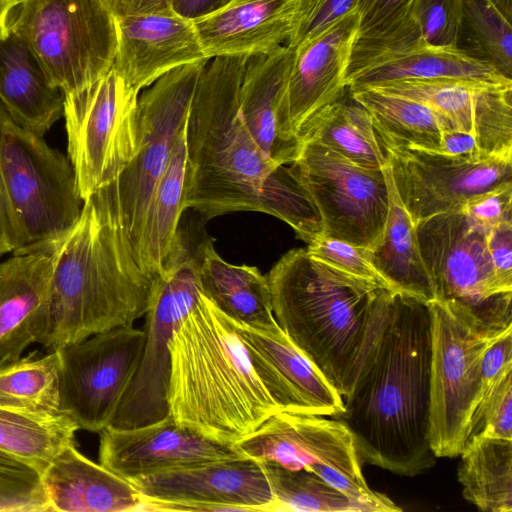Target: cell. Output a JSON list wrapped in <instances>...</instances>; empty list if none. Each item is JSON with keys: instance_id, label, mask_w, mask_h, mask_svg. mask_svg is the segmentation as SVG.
<instances>
[{"instance_id": "obj_1", "label": "cell", "mask_w": 512, "mask_h": 512, "mask_svg": "<svg viewBox=\"0 0 512 512\" xmlns=\"http://www.w3.org/2000/svg\"><path fill=\"white\" fill-rule=\"evenodd\" d=\"M248 55L217 56L204 67L186 122V208L205 219L253 211L287 223L307 244L323 235L320 213L292 164L277 165L239 112Z\"/></svg>"}, {"instance_id": "obj_2", "label": "cell", "mask_w": 512, "mask_h": 512, "mask_svg": "<svg viewBox=\"0 0 512 512\" xmlns=\"http://www.w3.org/2000/svg\"><path fill=\"white\" fill-rule=\"evenodd\" d=\"M430 363L428 302L390 290L337 417L352 433L360 459L405 476L435 464Z\"/></svg>"}, {"instance_id": "obj_3", "label": "cell", "mask_w": 512, "mask_h": 512, "mask_svg": "<svg viewBox=\"0 0 512 512\" xmlns=\"http://www.w3.org/2000/svg\"><path fill=\"white\" fill-rule=\"evenodd\" d=\"M51 255L38 340L47 351L132 326L150 309L155 278L137 261L115 181L84 200L78 221Z\"/></svg>"}, {"instance_id": "obj_4", "label": "cell", "mask_w": 512, "mask_h": 512, "mask_svg": "<svg viewBox=\"0 0 512 512\" xmlns=\"http://www.w3.org/2000/svg\"><path fill=\"white\" fill-rule=\"evenodd\" d=\"M169 353L167 407L179 426L236 444L279 412L229 318L203 291Z\"/></svg>"}, {"instance_id": "obj_5", "label": "cell", "mask_w": 512, "mask_h": 512, "mask_svg": "<svg viewBox=\"0 0 512 512\" xmlns=\"http://www.w3.org/2000/svg\"><path fill=\"white\" fill-rule=\"evenodd\" d=\"M267 279L277 324L344 396L390 290L328 266L306 248L285 253Z\"/></svg>"}, {"instance_id": "obj_6", "label": "cell", "mask_w": 512, "mask_h": 512, "mask_svg": "<svg viewBox=\"0 0 512 512\" xmlns=\"http://www.w3.org/2000/svg\"><path fill=\"white\" fill-rule=\"evenodd\" d=\"M0 164L16 236L13 253H51L84 205L69 158L8 114L1 127Z\"/></svg>"}, {"instance_id": "obj_7", "label": "cell", "mask_w": 512, "mask_h": 512, "mask_svg": "<svg viewBox=\"0 0 512 512\" xmlns=\"http://www.w3.org/2000/svg\"><path fill=\"white\" fill-rule=\"evenodd\" d=\"M431 331L429 443L434 455L463 450L481 390V361L508 327L486 324L463 305L428 303Z\"/></svg>"}, {"instance_id": "obj_8", "label": "cell", "mask_w": 512, "mask_h": 512, "mask_svg": "<svg viewBox=\"0 0 512 512\" xmlns=\"http://www.w3.org/2000/svg\"><path fill=\"white\" fill-rule=\"evenodd\" d=\"M5 27L28 43L64 94L113 66L116 19L105 0H19L10 4Z\"/></svg>"}, {"instance_id": "obj_9", "label": "cell", "mask_w": 512, "mask_h": 512, "mask_svg": "<svg viewBox=\"0 0 512 512\" xmlns=\"http://www.w3.org/2000/svg\"><path fill=\"white\" fill-rule=\"evenodd\" d=\"M202 291L199 245L193 247L188 235L179 229L162 271L154 279L152 305L145 315L143 353L110 428L140 427L168 414L169 343Z\"/></svg>"}, {"instance_id": "obj_10", "label": "cell", "mask_w": 512, "mask_h": 512, "mask_svg": "<svg viewBox=\"0 0 512 512\" xmlns=\"http://www.w3.org/2000/svg\"><path fill=\"white\" fill-rule=\"evenodd\" d=\"M138 96L113 67L93 84L65 94L68 158L83 200L116 181L133 159Z\"/></svg>"}, {"instance_id": "obj_11", "label": "cell", "mask_w": 512, "mask_h": 512, "mask_svg": "<svg viewBox=\"0 0 512 512\" xmlns=\"http://www.w3.org/2000/svg\"><path fill=\"white\" fill-rule=\"evenodd\" d=\"M416 230L435 300L459 303L490 326L512 325V291L496 276L487 230L461 210L422 220Z\"/></svg>"}, {"instance_id": "obj_12", "label": "cell", "mask_w": 512, "mask_h": 512, "mask_svg": "<svg viewBox=\"0 0 512 512\" xmlns=\"http://www.w3.org/2000/svg\"><path fill=\"white\" fill-rule=\"evenodd\" d=\"M208 61L173 69L138 96L136 153L116 180L135 254L149 201L186 125L198 79Z\"/></svg>"}, {"instance_id": "obj_13", "label": "cell", "mask_w": 512, "mask_h": 512, "mask_svg": "<svg viewBox=\"0 0 512 512\" xmlns=\"http://www.w3.org/2000/svg\"><path fill=\"white\" fill-rule=\"evenodd\" d=\"M320 213L323 235L373 249L389 211L383 169L358 166L315 142L291 163Z\"/></svg>"}, {"instance_id": "obj_14", "label": "cell", "mask_w": 512, "mask_h": 512, "mask_svg": "<svg viewBox=\"0 0 512 512\" xmlns=\"http://www.w3.org/2000/svg\"><path fill=\"white\" fill-rule=\"evenodd\" d=\"M145 332L118 326L58 349L60 410L79 429L109 427L140 363Z\"/></svg>"}, {"instance_id": "obj_15", "label": "cell", "mask_w": 512, "mask_h": 512, "mask_svg": "<svg viewBox=\"0 0 512 512\" xmlns=\"http://www.w3.org/2000/svg\"><path fill=\"white\" fill-rule=\"evenodd\" d=\"M376 138L396 191L416 224L459 211L474 197L512 184V157L454 156L398 146L377 134Z\"/></svg>"}, {"instance_id": "obj_16", "label": "cell", "mask_w": 512, "mask_h": 512, "mask_svg": "<svg viewBox=\"0 0 512 512\" xmlns=\"http://www.w3.org/2000/svg\"><path fill=\"white\" fill-rule=\"evenodd\" d=\"M270 450L275 463L316 474L369 512L402 511L368 486L352 433L337 418L279 411L273 415Z\"/></svg>"}, {"instance_id": "obj_17", "label": "cell", "mask_w": 512, "mask_h": 512, "mask_svg": "<svg viewBox=\"0 0 512 512\" xmlns=\"http://www.w3.org/2000/svg\"><path fill=\"white\" fill-rule=\"evenodd\" d=\"M161 511H278L264 467L249 457L171 468L128 480Z\"/></svg>"}, {"instance_id": "obj_18", "label": "cell", "mask_w": 512, "mask_h": 512, "mask_svg": "<svg viewBox=\"0 0 512 512\" xmlns=\"http://www.w3.org/2000/svg\"><path fill=\"white\" fill-rule=\"evenodd\" d=\"M366 87L424 103L455 130L472 135L483 154L512 157V85L439 78L394 80Z\"/></svg>"}, {"instance_id": "obj_19", "label": "cell", "mask_w": 512, "mask_h": 512, "mask_svg": "<svg viewBox=\"0 0 512 512\" xmlns=\"http://www.w3.org/2000/svg\"><path fill=\"white\" fill-rule=\"evenodd\" d=\"M229 320L246 347L257 376L279 411L333 418L343 413L342 396L278 324L256 328Z\"/></svg>"}, {"instance_id": "obj_20", "label": "cell", "mask_w": 512, "mask_h": 512, "mask_svg": "<svg viewBox=\"0 0 512 512\" xmlns=\"http://www.w3.org/2000/svg\"><path fill=\"white\" fill-rule=\"evenodd\" d=\"M99 463L129 480L171 468L246 457L236 444L209 439L163 419L129 429L100 433Z\"/></svg>"}, {"instance_id": "obj_21", "label": "cell", "mask_w": 512, "mask_h": 512, "mask_svg": "<svg viewBox=\"0 0 512 512\" xmlns=\"http://www.w3.org/2000/svg\"><path fill=\"white\" fill-rule=\"evenodd\" d=\"M116 19L113 68L136 91L178 67L209 60L192 20L173 10Z\"/></svg>"}, {"instance_id": "obj_22", "label": "cell", "mask_w": 512, "mask_h": 512, "mask_svg": "<svg viewBox=\"0 0 512 512\" xmlns=\"http://www.w3.org/2000/svg\"><path fill=\"white\" fill-rule=\"evenodd\" d=\"M294 49L288 46L251 56L238 93L239 112L249 132L277 165H290L303 143L293 129L288 84Z\"/></svg>"}, {"instance_id": "obj_23", "label": "cell", "mask_w": 512, "mask_h": 512, "mask_svg": "<svg viewBox=\"0 0 512 512\" xmlns=\"http://www.w3.org/2000/svg\"><path fill=\"white\" fill-rule=\"evenodd\" d=\"M310 0H232L194 20L208 59L259 55L287 45L303 21Z\"/></svg>"}, {"instance_id": "obj_24", "label": "cell", "mask_w": 512, "mask_h": 512, "mask_svg": "<svg viewBox=\"0 0 512 512\" xmlns=\"http://www.w3.org/2000/svg\"><path fill=\"white\" fill-rule=\"evenodd\" d=\"M358 30L356 10L294 48L288 101L296 134L311 115L345 89L346 71Z\"/></svg>"}, {"instance_id": "obj_25", "label": "cell", "mask_w": 512, "mask_h": 512, "mask_svg": "<svg viewBox=\"0 0 512 512\" xmlns=\"http://www.w3.org/2000/svg\"><path fill=\"white\" fill-rule=\"evenodd\" d=\"M64 98L28 43L0 29V101L10 117L43 136L63 116Z\"/></svg>"}, {"instance_id": "obj_26", "label": "cell", "mask_w": 512, "mask_h": 512, "mask_svg": "<svg viewBox=\"0 0 512 512\" xmlns=\"http://www.w3.org/2000/svg\"><path fill=\"white\" fill-rule=\"evenodd\" d=\"M51 511H138L142 497L126 479L67 445L41 473Z\"/></svg>"}, {"instance_id": "obj_27", "label": "cell", "mask_w": 512, "mask_h": 512, "mask_svg": "<svg viewBox=\"0 0 512 512\" xmlns=\"http://www.w3.org/2000/svg\"><path fill=\"white\" fill-rule=\"evenodd\" d=\"M52 274L50 252L14 254L0 263V360L38 343Z\"/></svg>"}, {"instance_id": "obj_28", "label": "cell", "mask_w": 512, "mask_h": 512, "mask_svg": "<svg viewBox=\"0 0 512 512\" xmlns=\"http://www.w3.org/2000/svg\"><path fill=\"white\" fill-rule=\"evenodd\" d=\"M199 278L206 296L230 319L256 328L277 324L267 276L255 266L225 261L210 237L199 244Z\"/></svg>"}, {"instance_id": "obj_29", "label": "cell", "mask_w": 512, "mask_h": 512, "mask_svg": "<svg viewBox=\"0 0 512 512\" xmlns=\"http://www.w3.org/2000/svg\"><path fill=\"white\" fill-rule=\"evenodd\" d=\"M297 135L302 143H318L364 168L383 169L388 165L376 138L372 117L353 97L349 86L311 115Z\"/></svg>"}, {"instance_id": "obj_30", "label": "cell", "mask_w": 512, "mask_h": 512, "mask_svg": "<svg viewBox=\"0 0 512 512\" xmlns=\"http://www.w3.org/2000/svg\"><path fill=\"white\" fill-rule=\"evenodd\" d=\"M187 178L185 125L149 201L136 249L138 263L153 278L162 271L178 234L186 209Z\"/></svg>"}, {"instance_id": "obj_31", "label": "cell", "mask_w": 512, "mask_h": 512, "mask_svg": "<svg viewBox=\"0 0 512 512\" xmlns=\"http://www.w3.org/2000/svg\"><path fill=\"white\" fill-rule=\"evenodd\" d=\"M383 172L388 186L389 211L382 238L372 249V262L392 291L429 303L436 297L421 255L416 223L396 191L389 165Z\"/></svg>"}, {"instance_id": "obj_32", "label": "cell", "mask_w": 512, "mask_h": 512, "mask_svg": "<svg viewBox=\"0 0 512 512\" xmlns=\"http://www.w3.org/2000/svg\"><path fill=\"white\" fill-rule=\"evenodd\" d=\"M460 78L512 85L487 61L460 47L427 46L398 54L370 66L353 76L351 89L394 80Z\"/></svg>"}, {"instance_id": "obj_33", "label": "cell", "mask_w": 512, "mask_h": 512, "mask_svg": "<svg viewBox=\"0 0 512 512\" xmlns=\"http://www.w3.org/2000/svg\"><path fill=\"white\" fill-rule=\"evenodd\" d=\"M462 0H410L372 36L376 54L392 57L419 48L458 47Z\"/></svg>"}, {"instance_id": "obj_34", "label": "cell", "mask_w": 512, "mask_h": 512, "mask_svg": "<svg viewBox=\"0 0 512 512\" xmlns=\"http://www.w3.org/2000/svg\"><path fill=\"white\" fill-rule=\"evenodd\" d=\"M351 92L370 113L375 133L395 145L441 152L443 132L455 130L445 117L419 101L370 87Z\"/></svg>"}, {"instance_id": "obj_35", "label": "cell", "mask_w": 512, "mask_h": 512, "mask_svg": "<svg viewBox=\"0 0 512 512\" xmlns=\"http://www.w3.org/2000/svg\"><path fill=\"white\" fill-rule=\"evenodd\" d=\"M458 466L464 498L486 512L512 511V440L478 435L466 441Z\"/></svg>"}, {"instance_id": "obj_36", "label": "cell", "mask_w": 512, "mask_h": 512, "mask_svg": "<svg viewBox=\"0 0 512 512\" xmlns=\"http://www.w3.org/2000/svg\"><path fill=\"white\" fill-rule=\"evenodd\" d=\"M79 430L64 412L32 413L0 407V450L17 457L40 474Z\"/></svg>"}, {"instance_id": "obj_37", "label": "cell", "mask_w": 512, "mask_h": 512, "mask_svg": "<svg viewBox=\"0 0 512 512\" xmlns=\"http://www.w3.org/2000/svg\"><path fill=\"white\" fill-rule=\"evenodd\" d=\"M59 353L33 351L14 360H0V407L55 414L59 398Z\"/></svg>"}, {"instance_id": "obj_38", "label": "cell", "mask_w": 512, "mask_h": 512, "mask_svg": "<svg viewBox=\"0 0 512 512\" xmlns=\"http://www.w3.org/2000/svg\"><path fill=\"white\" fill-rule=\"evenodd\" d=\"M278 511L369 512L368 508L332 487L316 474L261 461Z\"/></svg>"}, {"instance_id": "obj_39", "label": "cell", "mask_w": 512, "mask_h": 512, "mask_svg": "<svg viewBox=\"0 0 512 512\" xmlns=\"http://www.w3.org/2000/svg\"><path fill=\"white\" fill-rule=\"evenodd\" d=\"M462 37L465 50L512 79V24L489 0H462Z\"/></svg>"}, {"instance_id": "obj_40", "label": "cell", "mask_w": 512, "mask_h": 512, "mask_svg": "<svg viewBox=\"0 0 512 512\" xmlns=\"http://www.w3.org/2000/svg\"><path fill=\"white\" fill-rule=\"evenodd\" d=\"M51 511L40 472L0 450V512Z\"/></svg>"}, {"instance_id": "obj_41", "label": "cell", "mask_w": 512, "mask_h": 512, "mask_svg": "<svg viewBox=\"0 0 512 512\" xmlns=\"http://www.w3.org/2000/svg\"><path fill=\"white\" fill-rule=\"evenodd\" d=\"M478 435L512 440V366L482 394L472 413L466 441Z\"/></svg>"}, {"instance_id": "obj_42", "label": "cell", "mask_w": 512, "mask_h": 512, "mask_svg": "<svg viewBox=\"0 0 512 512\" xmlns=\"http://www.w3.org/2000/svg\"><path fill=\"white\" fill-rule=\"evenodd\" d=\"M308 254L348 275L391 290L372 262V249L321 235L306 247Z\"/></svg>"}, {"instance_id": "obj_43", "label": "cell", "mask_w": 512, "mask_h": 512, "mask_svg": "<svg viewBox=\"0 0 512 512\" xmlns=\"http://www.w3.org/2000/svg\"><path fill=\"white\" fill-rule=\"evenodd\" d=\"M360 0H310L307 13L292 40V49L308 41L345 15L356 11Z\"/></svg>"}, {"instance_id": "obj_44", "label": "cell", "mask_w": 512, "mask_h": 512, "mask_svg": "<svg viewBox=\"0 0 512 512\" xmlns=\"http://www.w3.org/2000/svg\"><path fill=\"white\" fill-rule=\"evenodd\" d=\"M477 226L489 230L512 220V184H507L480 194L461 209Z\"/></svg>"}, {"instance_id": "obj_45", "label": "cell", "mask_w": 512, "mask_h": 512, "mask_svg": "<svg viewBox=\"0 0 512 512\" xmlns=\"http://www.w3.org/2000/svg\"><path fill=\"white\" fill-rule=\"evenodd\" d=\"M487 246L498 280L512 291V220L488 230Z\"/></svg>"}, {"instance_id": "obj_46", "label": "cell", "mask_w": 512, "mask_h": 512, "mask_svg": "<svg viewBox=\"0 0 512 512\" xmlns=\"http://www.w3.org/2000/svg\"><path fill=\"white\" fill-rule=\"evenodd\" d=\"M509 366H512V330L494 342L482 358L480 397Z\"/></svg>"}, {"instance_id": "obj_47", "label": "cell", "mask_w": 512, "mask_h": 512, "mask_svg": "<svg viewBox=\"0 0 512 512\" xmlns=\"http://www.w3.org/2000/svg\"><path fill=\"white\" fill-rule=\"evenodd\" d=\"M410 0H360L358 34L366 33L380 26L407 5Z\"/></svg>"}, {"instance_id": "obj_48", "label": "cell", "mask_w": 512, "mask_h": 512, "mask_svg": "<svg viewBox=\"0 0 512 512\" xmlns=\"http://www.w3.org/2000/svg\"><path fill=\"white\" fill-rule=\"evenodd\" d=\"M8 115L7 110L0 101V136L3 120ZM16 249L15 230L4 190L1 164H0V256Z\"/></svg>"}, {"instance_id": "obj_49", "label": "cell", "mask_w": 512, "mask_h": 512, "mask_svg": "<svg viewBox=\"0 0 512 512\" xmlns=\"http://www.w3.org/2000/svg\"><path fill=\"white\" fill-rule=\"evenodd\" d=\"M441 152L454 156L473 158L487 156L482 153L476 139L472 135L458 130L443 132Z\"/></svg>"}, {"instance_id": "obj_50", "label": "cell", "mask_w": 512, "mask_h": 512, "mask_svg": "<svg viewBox=\"0 0 512 512\" xmlns=\"http://www.w3.org/2000/svg\"><path fill=\"white\" fill-rule=\"evenodd\" d=\"M232 0H173L172 10L189 20H197L224 8Z\"/></svg>"}, {"instance_id": "obj_51", "label": "cell", "mask_w": 512, "mask_h": 512, "mask_svg": "<svg viewBox=\"0 0 512 512\" xmlns=\"http://www.w3.org/2000/svg\"><path fill=\"white\" fill-rule=\"evenodd\" d=\"M496 9L509 21H512V0H489Z\"/></svg>"}, {"instance_id": "obj_52", "label": "cell", "mask_w": 512, "mask_h": 512, "mask_svg": "<svg viewBox=\"0 0 512 512\" xmlns=\"http://www.w3.org/2000/svg\"><path fill=\"white\" fill-rule=\"evenodd\" d=\"M10 4L9 0H0V29L5 27V18Z\"/></svg>"}, {"instance_id": "obj_53", "label": "cell", "mask_w": 512, "mask_h": 512, "mask_svg": "<svg viewBox=\"0 0 512 512\" xmlns=\"http://www.w3.org/2000/svg\"><path fill=\"white\" fill-rule=\"evenodd\" d=\"M10 3H13V2H16V1H19V0H9Z\"/></svg>"}, {"instance_id": "obj_54", "label": "cell", "mask_w": 512, "mask_h": 512, "mask_svg": "<svg viewBox=\"0 0 512 512\" xmlns=\"http://www.w3.org/2000/svg\"><path fill=\"white\" fill-rule=\"evenodd\" d=\"M172 1H173V0H168V2H169V4H170V6H171V2H172Z\"/></svg>"}]
</instances>
